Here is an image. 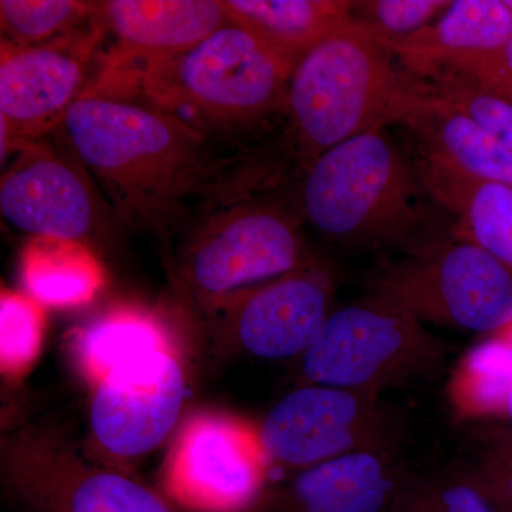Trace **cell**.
<instances>
[{
    "label": "cell",
    "mask_w": 512,
    "mask_h": 512,
    "mask_svg": "<svg viewBox=\"0 0 512 512\" xmlns=\"http://www.w3.org/2000/svg\"><path fill=\"white\" fill-rule=\"evenodd\" d=\"M53 136L79 158L117 220L170 242L234 157L178 117L87 92Z\"/></svg>",
    "instance_id": "obj_1"
},
{
    "label": "cell",
    "mask_w": 512,
    "mask_h": 512,
    "mask_svg": "<svg viewBox=\"0 0 512 512\" xmlns=\"http://www.w3.org/2000/svg\"><path fill=\"white\" fill-rule=\"evenodd\" d=\"M279 168L256 156H234L201 195L171 244L178 285L217 308L266 282L311 264L295 194Z\"/></svg>",
    "instance_id": "obj_2"
},
{
    "label": "cell",
    "mask_w": 512,
    "mask_h": 512,
    "mask_svg": "<svg viewBox=\"0 0 512 512\" xmlns=\"http://www.w3.org/2000/svg\"><path fill=\"white\" fill-rule=\"evenodd\" d=\"M293 69L271 47L229 23L180 55L99 73L86 92L147 104L210 138L237 136L285 114Z\"/></svg>",
    "instance_id": "obj_3"
},
{
    "label": "cell",
    "mask_w": 512,
    "mask_h": 512,
    "mask_svg": "<svg viewBox=\"0 0 512 512\" xmlns=\"http://www.w3.org/2000/svg\"><path fill=\"white\" fill-rule=\"evenodd\" d=\"M424 194L417 165L386 128L343 141L299 173L303 220L348 248L412 252L426 245L419 238L430 220Z\"/></svg>",
    "instance_id": "obj_4"
},
{
    "label": "cell",
    "mask_w": 512,
    "mask_h": 512,
    "mask_svg": "<svg viewBox=\"0 0 512 512\" xmlns=\"http://www.w3.org/2000/svg\"><path fill=\"white\" fill-rule=\"evenodd\" d=\"M394 59L387 47L353 25L299 60L285 110L299 173L343 141L397 123L410 76Z\"/></svg>",
    "instance_id": "obj_5"
},
{
    "label": "cell",
    "mask_w": 512,
    "mask_h": 512,
    "mask_svg": "<svg viewBox=\"0 0 512 512\" xmlns=\"http://www.w3.org/2000/svg\"><path fill=\"white\" fill-rule=\"evenodd\" d=\"M367 289L421 323L488 335L512 326V269L454 235L379 266Z\"/></svg>",
    "instance_id": "obj_6"
},
{
    "label": "cell",
    "mask_w": 512,
    "mask_h": 512,
    "mask_svg": "<svg viewBox=\"0 0 512 512\" xmlns=\"http://www.w3.org/2000/svg\"><path fill=\"white\" fill-rule=\"evenodd\" d=\"M446 353L420 320L366 295L330 313L301 372L306 383L379 397L437 372Z\"/></svg>",
    "instance_id": "obj_7"
},
{
    "label": "cell",
    "mask_w": 512,
    "mask_h": 512,
    "mask_svg": "<svg viewBox=\"0 0 512 512\" xmlns=\"http://www.w3.org/2000/svg\"><path fill=\"white\" fill-rule=\"evenodd\" d=\"M258 434L269 463L305 470L359 451L400 453L404 420L377 396L306 383L272 407Z\"/></svg>",
    "instance_id": "obj_8"
},
{
    "label": "cell",
    "mask_w": 512,
    "mask_h": 512,
    "mask_svg": "<svg viewBox=\"0 0 512 512\" xmlns=\"http://www.w3.org/2000/svg\"><path fill=\"white\" fill-rule=\"evenodd\" d=\"M6 158L10 163L0 181V211L16 231L30 239L89 245L109 221V204L99 200L104 197L93 178L59 138L15 141Z\"/></svg>",
    "instance_id": "obj_9"
},
{
    "label": "cell",
    "mask_w": 512,
    "mask_h": 512,
    "mask_svg": "<svg viewBox=\"0 0 512 512\" xmlns=\"http://www.w3.org/2000/svg\"><path fill=\"white\" fill-rule=\"evenodd\" d=\"M106 36L97 16L92 25L46 45L19 47L2 40V160L15 141L56 134L89 87V70Z\"/></svg>",
    "instance_id": "obj_10"
},
{
    "label": "cell",
    "mask_w": 512,
    "mask_h": 512,
    "mask_svg": "<svg viewBox=\"0 0 512 512\" xmlns=\"http://www.w3.org/2000/svg\"><path fill=\"white\" fill-rule=\"evenodd\" d=\"M258 430L244 421L200 414L185 424L165 470L168 493L197 512H244L268 481Z\"/></svg>",
    "instance_id": "obj_11"
},
{
    "label": "cell",
    "mask_w": 512,
    "mask_h": 512,
    "mask_svg": "<svg viewBox=\"0 0 512 512\" xmlns=\"http://www.w3.org/2000/svg\"><path fill=\"white\" fill-rule=\"evenodd\" d=\"M184 396L183 370L173 353L131 360L97 384L90 407L94 437L114 456H143L174 429Z\"/></svg>",
    "instance_id": "obj_12"
},
{
    "label": "cell",
    "mask_w": 512,
    "mask_h": 512,
    "mask_svg": "<svg viewBox=\"0 0 512 512\" xmlns=\"http://www.w3.org/2000/svg\"><path fill=\"white\" fill-rule=\"evenodd\" d=\"M332 276L313 259L215 309L227 313L229 330L249 355L266 360L301 357L311 348L332 313Z\"/></svg>",
    "instance_id": "obj_13"
},
{
    "label": "cell",
    "mask_w": 512,
    "mask_h": 512,
    "mask_svg": "<svg viewBox=\"0 0 512 512\" xmlns=\"http://www.w3.org/2000/svg\"><path fill=\"white\" fill-rule=\"evenodd\" d=\"M97 16L114 39L99 73L180 55L231 23L222 0H106Z\"/></svg>",
    "instance_id": "obj_14"
},
{
    "label": "cell",
    "mask_w": 512,
    "mask_h": 512,
    "mask_svg": "<svg viewBox=\"0 0 512 512\" xmlns=\"http://www.w3.org/2000/svg\"><path fill=\"white\" fill-rule=\"evenodd\" d=\"M512 30L504 0H456L430 26L383 45L416 79L464 76L503 47Z\"/></svg>",
    "instance_id": "obj_15"
},
{
    "label": "cell",
    "mask_w": 512,
    "mask_h": 512,
    "mask_svg": "<svg viewBox=\"0 0 512 512\" xmlns=\"http://www.w3.org/2000/svg\"><path fill=\"white\" fill-rule=\"evenodd\" d=\"M413 473L400 453L359 451L316 464L292 478L279 512H390Z\"/></svg>",
    "instance_id": "obj_16"
},
{
    "label": "cell",
    "mask_w": 512,
    "mask_h": 512,
    "mask_svg": "<svg viewBox=\"0 0 512 512\" xmlns=\"http://www.w3.org/2000/svg\"><path fill=\"white\" fill-rule=\"evenodd\" d=\"M416 137L420 158L512 188V151L412 77L397 123Z\"/></svg>",
    "instance_id": "obj_17"
},
{
    "label": "cell",
    "mask_w": 512,
    "mask_h": 512,
    "mask_svg": "<svg viewBox=\"0 0 512 512\" xmlns=\"http://www.w3.org/2000/svg\"><path fill=\"white\" fill-rule=\"evenodd\" d=\"M417 173L431 200L456 220L454 237L483 248L512 269V188L424 158Z\"/></svg>",
    "instance_id": "obj_18"
},
{
    "label": "cell",
    "mask_w": 512,
    "mask_h": 512,
    "mask_svg": "<svg viewBox=\"0 0 512 512\" xmlns=\"http://www.w3.org/2000/svg\"><path fill=\"white\" fill-rule=\"evenodd\" d=\"M229 22L293 66L323 40L352 28L348 0H222Z\"/></svg>",
    "instance_id": "obj_19"
},
{
    "label": "cell",
    "mask_w": 512,
    "mask_h": 512,
    "mask_svg": "<svg viewBox=\"0 0 512 512\" xmlns=\"http://www.w3.org/2000/svg\"><path fill=\"white\" fill-rule=\"evenodd\" d=\"M22 278L30 298L53 308L89 303L104 284L89 245L57 238L30 239L23 249Z\"/></svg>",
    "instance_id": "obj_20"
},
{
    "label": "cell",
    "mask_w": 512,
    "mask_h": 512,
    "mask_svg": "<svg viewBox=\"0 0 512 512\" xmlns=\"http://www.w3.org/2000/svg\"><path fill=\"white\" fill-rule=\"evenodd\" d=\"M156 352H170V339L153 315L136 309L101 316L79 339L84 369L97 383L117 367Z\"/></svg>",
    "instance_id": "obj_21"
},
{
    "label": "cell",
    "mask_w": 512,
    "mask_h": 512,
    "mask_svg": "<svg viewBox=\"0 0 512 512\" xmlns=\"http://www.w3.org/2000/svg\"><path fill=\"white\" fill-rule=\"evenodd\" d=\"M97 5L79 0H2V40L19 47L55 42L92 25Z\"/></svg>",
    "instance_id": "obj_22"
},
{
    "label": "cell",
    "mask_w": 512,
    "mask_h": 512,
    "mask_svg": "<svg viewBox=\"0 0 512 512\" xmlns=\"http://www.w3.org/2000/svg\"><path fill=\"white\" fill-rule=\"evenodd\" d=\"M36 497L47 512H171L153 491L116 473H93Z\"/></svg>",
    "instance_id": "obj_23"
},
{
    "label": "cell",
    "mask_w": 512,
    "mask_h": 512,
    "mask_svg": "<svg viewBox=\"0 0 512 512\" xmlns=\"http://www.w3.org/2000/svg\"><path fill=\"white\" fill-rule=\"evenodd\" d=\"M450 5V0H362L352 2L350 16L360 32L389 45L427 28Z\"/></svg>",
    "instance_id": "obj_24"
},
{
    "label": "cell",
    "mask_w": 512,
    "mask_h": 512,
    "mask_svg": "<svg viewBox=\"0 0 512 512\" xmlns=\"http://www.w3.org/2000/svg\"><path fill=\"white\" fill-rule=\"evenodd\" d=\"M390 512H498L464 473L451 468L436 476H414Z\"/></svg>",
    "instance_id": "obj_25"
},
{
    "label": "cell",
    "mask_w": 512,
    "mask_h": 512,
    "mask_svg": "<svg viewBox=\"0 0 512 512\" xmlns=\"http://www.w3.org/2000/svg\"><path fill=\"white\" fill-rule=\"evenodd\" d=\"M460 467L498 512H512V429L484 427L478 431Z\"/></svg>",
    "instance_id": "obj_26"
},
{
    "label": "cell",
    "mask_w": 512,
    "mask_h": 512,
    "mask_svg": "<svg viewBox=\"0 0 512 512\" xmlns=\"http://www.w3.org/2000/svg\"><path fill=\"white\" fill-rule=\"evenodd\" d=\"M43 306L28 293L3 289L0 298V357L3 372H25L42 343Z\"/></svg>",
    "instance_id": "obj_27"
},
{
    "label": "cell",
    "mask_w": 512,
    "mask_h": 512,
    "mask_svg": "<svg viewBox=\"0 0 512 512\" xmlns=\"http://www.w3.org/2000/svg\"><path fill=\"white\" fill-rule=\"evenodd\" d=\"M427 89L446 100L512 151V103L491 96L451 74L419 79Z\"/></svg>",
    "instance_id": "obj_28"
},
{
    "label": "cell",
    "mask_w": 512,
    "mask_h": 512,
    "mask_svg": "<svg viewBox=\"0 0 512 512\" xmlns=\"http://www.w3.org/2000/svg\"><path fill=\"white\" fill-rule=\"evenodd\" d=\"M457 77L473 84L484 93L512 103V30L507 42L498 52L485 59L464 76Z\"/></svg>",
    "instance_id": "obj_29"
},
{
    "label": "cell",
    "mask_w": 512,
    "mask_h": 512,
    "mask_svg": "<svg viewBox=\"0 0 512 512\" xmlns=\"http://www.w3.org/2000/svg\"><path fill=\"white\" fill-rule=\"evenodd\" d=\"M503 412L505 413V416H507L508 419H510V421L512 423V384H511L510 390H508L507 396H505Z\"/></svg>",
    "instance_id": "obj_30"
},
{
    "label": "cell",
    "mask_w": 512,
    "mask_h": 512,
    "mask_svg": "<svg viewBox=\"0 0 512 512\" xmlns=\"http://www.w3.org/2000/svg\"><path fill=\"white\" fill-rule=\"evenodd\" d=\"M505 2V5L508 6V8H510L512 10V0H504Z\"/></svg>",
    "instance_id": "obj_31"
}]
</instances>
